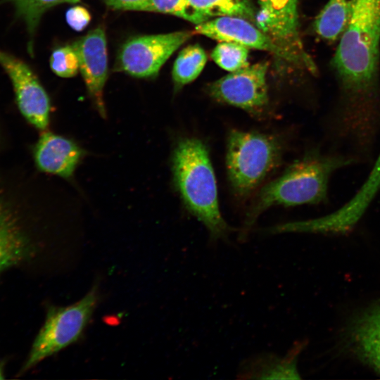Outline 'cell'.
<instances>
[{
	"label": "cell",
	"instance_id": "cell-15",
	"mask_svg": "<svg viewBox=\"0 0 380 380\" xmlns=\"http://www.w3.org/2000/svg\"><path fill=\"white\" fill-rule=\"evenodd\" d=\"M303 348V343L298 342L284 356L261 353L247 359L239 367L238 378L300 379L297 365Z\"/></svg>",
	"mask_w": 380,
	"mask_h": 380
},
{
	"label": "cell",
	"instance_id": "cell-7",
	"mask_svg": "<svg viewBox=\"0 0 380 380\" xmlns=\"http://www.w3.org/2000/svg\"><path fill=\"white\" fill-rule=\"evenodd\" d=\"M194 33L186 30L132 38L118 53L116 70L139 78L156 77L170 56Z\"/></svg>",
	"mask_w": 380,
	"mask_h": 380
},
{
	"label": "cell",
	"instance_id": "cell-17",
	"mask_svg": "<svg viewBox=\"0 0 380 380\" xmlns=\"http://www.w3.org/2000/svg\"><path fill=\"white\" fill-rule=\"evenodd\" d=\"M206 61V53L200 45H189L182 49L174 63L172 71L175 89L177 91L196 80Z\"/></svg>",
	"mask_w": 380,
	"mask_h": 380
},
{
	"label": "cell",
	"instance_id": "cell-11",
	"mask_svg": "<svg viewBox=\"0 0 380 380\" xmlns=\"http://www.w3.org/2000/svg\"><path fill=\"white\" fill-rule=\"evenodd\" d=\"M380 191V153L368 176L357 192L334 211L313 220L319 234L345 233L365 215Z\"/></svg>",
	"mask_w": 380,
	"mask_h": 380
},
{
	"label": "cell",
	"instance_id": "cell-5",
	"mask_svg": "<svg viewBox=\"0 0 380 380\" xmlns=\"http://www.w3.org/2000/svg\"><path fill=\"white\" fill-rule=\"evenodd\" d=\"M97 300V291L93 289L70 305L50 307L44 325L32 343L23 371L76 342L90 320Z\"/></svg>",
	"mask_w": 380,
	"mask_h": 380
},
{
	"label": "cell",
	"instance_id": "cell-24",
	"mask_svg": "<svg viewBox=\"0 0 380 380\" xmlns=\"http://www.w3.org/2000/svg\"><path fill=\"white\" fill-rule=\"evenodd\" d=\"M107 6L116 10L146 11L148 0H103Z\"/></svg>",
	"mask_w": 380,
	"mask_h": 380
},
{
	"label": "cell",
	"instance_id": "cell-2",
	"mask_svg": "<svg viewBox=\"0 0 380 380\" xmlns=\"http://www.w3.org/2000/svg\"><path fill=\"white\" fill-rule=\"evenodd\" d=\"M349 160L340 156L311 153L291 164L258 192L246 215L239 239L245 241L258 217L270 207L323 202L327 196L331 176Z\"/></svg>",
	"mask_w": 380,
	"mask_h": 380
},
{
	"label": "cell",
	"instance_id": "cell-8",
	"mask_svg": "<svg viewBox=\"0 0 380 380\" xmlns=\"http://www.w3.org/2000/svg\"><path fill=\"white\" fill-rule=\"evenodd\" d=\"M0 65L10 78L21 114L36 128L46 129L49 122L50 102L37 77L25 62L1 50Z\"/></svg>",
	"mask_w": 380,
	"mask_h": 380
},
{
	"label": "cell",
	"instance_id": "cell-19",
	"mask_svg": "<svg viewBox=\"0 0 380 380\" xmlns=\"http://www.w3.org/2000/svg\"><path fill=\"white\" fill-rule=\"evenodd\" d=\"M14 6L17 15L25 22L32 37L42 15L49 8L65 3H77L80 0H8Z\"/></svg>",
	"mask_w": 380,
	"mask_h": 380
},
{
	"label": "cell",
	"instance_id": "cell-3",
	"mask_svg": "<svg viewBox=\"0 0 380 380\" xmlns=\"http://www.w3.org/2000/svg\"><path fill=\"white\" fill-rule=\"evenodd\" d=\"M380 45V0H355L332 64L345 91H367L376 77Z\"/></svg>",
	"mask_w": 380,
	"mask_h": 380
},
{
	"label": "cell",
	"instance_id": "cell-25",
	"mask_svg": "<svg viewBox=\"0 0 380 380\" xmlns=\"http://www.w3.org/2000/svg\"><path fill=\"white\" fill-rule=\"evenodd\" d=\"M2 374H3V370L0 365V379L4 378Z\"/></svg>",
	"mask_w": 380,
	"mask_h": 380
},
{
	"label": "cell",
	"instance_id": "cell-20",
	"mask_svg": "<svg viewBox=\"0 0 380 380\" xmlns=\"http://www.w3.org/2000/svg\"><path fill=\"white\" fill-rule=\"evenodd\" d=\"M248 48L230 42H220L211 53L213 60L222 69L233 72L248 65Z\"/></svg>",
	"mask_w": 380,
	"mask_h": 380
},
{
	"label": "cell",
	"instance_id": "cell-18",
	"mask_svg": "<svg viewBox=\"0 0 380 380\" xmlns=\"http://www.w3.org/2000/svg\"><path fill=\"white\" fill-rule=\"evenodd\" d=\"M191 6L206 17L235 16L249 20L256 26L257 14L248 0H188Z\"/></svg>",
	"mask_w": 380,
	"mask_h": 380
},
{
	"label": "cell",
	"instance_id": "cell-14",
	"mask_svg": "<svg viewBox=\"0 0 380 380\" xmlns=\"http://www.w3.org/2000/svg\"><path fill=\"white\" fill-rule=\"evenodd\" d=\"M349 341L357 357L380 374V302L355 319Z\"/></svg>",
	"mask_w": 380,
	"mask_h": 380
},
{
	"label": "cell",
	"instance_id": "cell-9",
	"mask_svg": "<svg viewBox=\"0 0 380 380\" xmlns=\"http://www.w3.org/2000/svg\"><path fill=\"white\" fill-rule=\"evenodd\" d=\"M194 32L219 42H230L248 49L268 51L291 63L305 68L299 58L276 44L258 26L242 18L216 17L196 25Z\"/></svg>",
	"mask_w": 380,
	"mask_h": 380
},
{
	"label": "cell",
	"instance_id": "cell-4",
	"mask_svg": "<svg viewBox=\"0 0 380 380\" xmlns=\"http://www.w3.org/2000/svg\"><path fill=\"white\" fill-rule=\"evenodd\" d=\"M281 139L274 135L232 129L227 138L226 165L234 193L248 196L279 164Z\"/></svg>",
	"mask_w": 380,
	"mask_h": 380
},
{
	"label": "cell",
	"instance_id": "cell-21",
	"mask_svg": "<svg viewBox=\"0 0 380 380\" xmlns=\"http://www.w3.org/2000/svg\"><path fill=\"white\" fill-rule=\"evenodd\" d=\"M146 11L173 15L196 25L209 20L194 9L188 0H148Z\"/></svg>",
	"mask_w": 380,
	"mask_h": 380
},
{
	"label": "cell",
	"instance_id": "cell-16",
	"mask_svg": "<svg viewBox=\"0 0 380 380\" xmlns=\"http://www.w3.org/2000/svg\"><path fill=\"white\" fill-rule=\"evenodd\" d=\"M355 0H329L313 23L315 32L328 42L339 40L351 18Z\"/></svg>",
	"mask_w": 380,
	"mask_h": 380
},
{
	"label": "cell",
	"instance_id": "cell-23",
	"mask_svg": "<svg viewBox=\"0 0 380 380\" xmlns=\"http://www.w3.org/2000/svg\"><path fill=\"white\" fill-rule=\"evenodd\" d=\"M65 18L68 25L76 31L84 30L91 20L89 11L80 6H76L68 10Z\"/></svg>",
	"mask_w": 380,
	"mask_h": 380
},
{
	"label": "cell",
	"instance_id": "cell-10",
	"mask_svg": "<svg viewBox=\"0 0 380 380\" xmlns=\"http://www.w3.org/2000/svg\"><path fill=\"white\" fill-rule=\"evenodd\" d=\"M80 71L89 94L100 115L106 117L103 88L108 77L106 37L103 28L98 27L72 44Z\"/></svg>",
	"mask_w": 380,
	"mask_h": 380
},
{
	"label": "cell",
	"instance_id": "cell-12",
	"mask_svg": "<svg viewBox=\"0 0 380 380\" xmlns=\"http://www.w3.org/2000/svg\"><path fill=\"white\" fill-rule=\"evenodd\" d=\"M83 156V150L75 142L51 132L43 133L34 148L38 169L63 178L72 176Z\"/></svg>",
	"mask_w": 380,
	"mask_h": 380
},
{
	"label": "cell",
	"instance_id": "cell-6",
	"mask_svg": "<svg viewBox=\"0 0 380 380\" xmlns=\"http://www.w3.org/2000/svg\"><path fill=\"white\" fill-rule=\"evenodd\" d=\"M268 63L247 65L215 81L208 93L216 101L239 108L251 115L265 116L269 104L266 74Z\"/></svg>",
	"mask_w": 380,
	"mask_h": 380
},
{
	"label": "cell",
	"instance_id": "cell-13",
	"mask_svg": "<svg viewBox=\"0 0 380 380\" xmlns=\"http://www.w3.org/2000/svg\"><path fill=\"white\" fill-rule=\"evenodd\" d=\"M12 203L0 194V270L24 261L30 255V240Z\"/></svg>",
	"mask_w": 380,
	"mask_h": 380
},
{
	"label": "cell",
	"instance_id": "cell-1",
	"mask_svg": "<svg viewBox=\"0 0 380 380\" xmlns=\"http://www.w3.org/2000/svg\"><path fill=\"white\" fill-rule=\"evenodd\" d=\"M172 168L185 207L208 229L210 243L227 241L233 229L220 213L215 175L205 143L196 137L180 139L173 151Z\"/></svg>",
	"mask_w": 380,
	"mask_h": 380
},
{
	"label": "cell",
	"instance_id": "cell-22",
	"mask_svg": "<svg viewBox=\"0 0 380 380\" xmlns=\"http://www.w3.org/2000/svg\"><path fill=\"white\" fill-rule=\"evenodd\" d=\"M52 71L61 77H72L80 70L77 54L72 46H65L55 49L50 57Z\"/></svg>",
	"mask_w": 380,
	"mask_h": 380
}]
</instances>
